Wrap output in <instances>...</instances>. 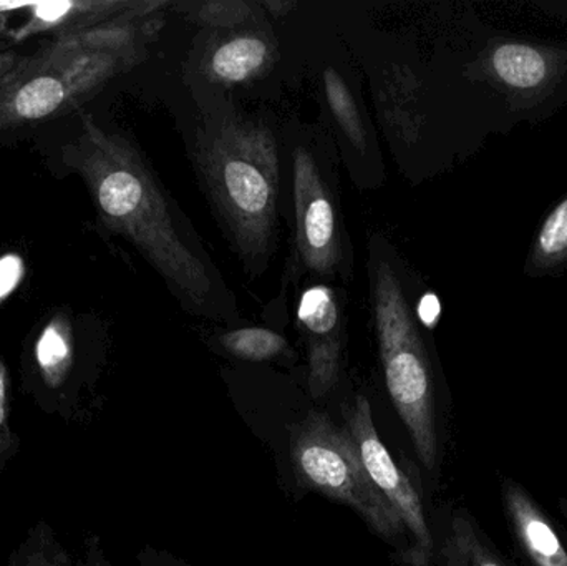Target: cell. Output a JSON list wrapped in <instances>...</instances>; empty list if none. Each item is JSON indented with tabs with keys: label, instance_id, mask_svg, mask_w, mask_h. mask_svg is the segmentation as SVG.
Wrapping results in <instances>:
<instances>
[{
	"label": "cell",
	"instance_id": "d6986e66",
	"mask_svg": "<svg viewBox=\"0 0 567 566\" xmlns=\"http://www.w3.org/2000/svg\"><path fill=\"white\" fill-rule=\"evenodd\" d=\"M22 275V261L17 256H6L0 259V301L16 289Z\"/></svg>",
	"mask_w": 567,
	"mask_h": 566
},
{
	"label": "cell",
	"instance_id": "8992f818",
	"mask_svg": "<svg viewBox=\"0 0 567 566\" xmlns=\"http://www.w3.org/2000/svg\"><path fill=\"white\" fill-rule=\"evenodd\" d=\"M346 431L359 451L370 481L405 527L410 545L403 558L413 566L429 565L433 555V537L422 501L405 472L380 441L365 395H359L353 402L347 414Z\"/></svg>",
	"mask_w": 567,
	"mask_h": 566
},
{
	"label": "cell",
	"instance_id": "277c9868",
	"mask_svg": "<svg viewBox=\"0 0 567 566\" xmlns=\"http://www.w3.org/2000/svg\"><path fill=\"white\" fill-rule=\"evenodd\" d=\"M370 276L386 391L405 424L420 462L433 471L439 457V435L429 356L395 269L377 255L373 246Z\"/></svg>",
	"mask_w": 567,
	"mask_h": 566
},
{
	"label": "cell",
	"instance_id": "ac0fdd59",
	"mask_svg": "<svg viewBox=\"0 0 567 566\" xmlns=\"http://www.w3.org/2000/svg\"><path fill=\"white\" fill-rule=\"evenodd\" d=\"M19 451L20 438L12 425L9 371L0 358V474L17 457Z\"/></svg>",
	"mask_w": 567,
	"mask_h": 566
},
{
	"label": "cell",
	"instance_id": "4fadbf2b",
	"mask_svg": "<svg viewBox=\"0 0 567 566\" xmlns=\"http://www.w3.org/2000/svg\"><path fill=\"white\" fill-rule=\"evenodd\" d=\"M72 555L47 521L30 525L7 558V566H73Z\"/></svg>",
	"mask_w": 567,
	"mask_h": 566
},
{
	"label": "cell",
	"instance_id": "603a6c76",
	"mask_svg": "<svg viewBox=\"0 0 567 566\" xmlns=\"http://www.w3.org/2000/svg\"><path fill=\"white\" fill-rule=\"evenodd\" d=\"M420 316L422 319H425L426 322L435 321L436 316H439V302H433L432 308L430 306H425L422 302V308H420Z\"/></svg>",
	"mask_w": 567,
	"mask_h": 566
},
{
	"label": "cell",
	"instance_id": "52a82bcc",
	"mask_svg": "<svg viewBox=\"0 0 567 566\" xmlns=\"http://www.w3.org/2000/svg\"><path fill=\"white\" fill-rule=\"evenodd\" d=\"M292 195L300 263L316 275H337L343 261V239L336 202L316 156L303 146L292 153Z\"/></svg>",
	"mask_w": 567,
	"mask_h": 566
},
{
	"label": "cell",
	"instance_id": "44dd1931",
	"mask_svg": "<svg viewBox=\"0 0 567 566\" xmlns=\"http://www.w3.org/2000/svg\"><path fill=\"white\" fill-rule=\"evenodd\" d=\"M140 566H192L185 564L182 558L173 557L169 552L156 550L155 547H143L136 555Z\"/></svg>",
	"mask_w": 567,
	"mask_h": 566
},
{
	"label": "cell",
	"instance_id": "8fae6325",
	"mask_svg": "<svg viewBox=\"0 0 567 566\" xmlns=\"http://www.w3.org/2000/svg\"><path fill=\"white\" fill-rule=\"evenodd\" d=\"M506 507L516 534L536 566H567V552L558 534L535 502L516 485L505 488Z\"/></svg>",
	"mask_w": 567,
	"mask_h": 566
},
{
	"label": "cell",
	"instance_id": "6da1fadb",
	"mask_svg": "<svg viewBox=\"0 0 567 566\" xmlns=\"http://www.w3.org/2000/svg\"><path fill=\"white\" fill-rule=\"evenodd\" d=\"M66 162L85 179L102 222L135 245L183 305L202 315L216 312L208 266L179 235L168 203L138 152L85 115L79 136L66 148Z\"/></svg>",
	"mask_w": 567,
	"mask_h": 566
},
{
	"label": "cell",
	"instance_id": "7402d4cb",
	"mask_svg": "<svg viewBox=\"0 0 567 566\" xmlns=\"http://www.w3.org/2000/svg\"><path fill=\"white\" fill-rule=\"evenodd\" d=\"M20 55L6 40H0V79L19 62Z\"/></svg>",
	"mask_w": 567,
	"mask_h": 566
},
{
	"label": "cell",
	"instance_id": "ffe728a7",
	"mask_svg": "<svg viewBox=\"0 0 567 566\" xmlns=\"http://www.w3.org/2000/svg\"><path fill=\"white\" fill-rule=\"evenodd\" d=\"M73 566H115L110 562L99 535L89 534L83 541V555Z\"/></svg>",
	"mask_w": 567,
	"mask_h": 566
},
{
	"label": "cell",
	"instance_id": "9a60e30c",
	"mask_svg": "<svg viewBox=\"0 0 567 566\" xmlns=\"http://www.w3.org/2000/svg\"><path fill=\"white\" fill-rule=\"evenodd\" d=\"M326 83L327 100H329L330 110L336 116L337 123L343 130L350 142L357 148H365V128H363L362 119H360L359 109L352 93L347 89L346 82L336 70L329 69L323 75Z\"/></svg>",
	"mask_w": 567,
	"mask_h": 566
},
{
	"label": "cell",
	"instance_id": "7a4b0ae2",
	"mask_svg": "<svg viewBox=\"0 0 567 566\" xmlns=\"http://www.w3.org/2000/svg\"><path fill=\"white\" fill-rule=\"evenodd\" d=\"M195 163L206 195L243 263L261 272L275 248L278 218L275 136L255 120L226 115L196 140Z\"/></svg>",
	"mask_w": 567,
	"mask_h": 566
},
{
	"label": "cell",
	"instance_id": "7c38bea8",
	"mask_svg": "<svg viewBox=\"0 0 567 566\" xmlns=\"http://www.w3.org/2000/svg\"><path fill=\"white\" fill-rule=\"evenodd\" d=\"M271 59V49L262 37L238 35L216 47L208 70L219 82L241 83L261 72Z\"/></svg>",
	"mask_w": 567,
	"mask_h": 566
},
{
	"label": "cell",
	"instance_id": "5b68a950",
	"mask_svg": "<svg viewBox=\"0 0 567 566\" xmlns=\"http://www.w3.org/2000/svg\"><path fill=\"white\" fill-rule=\"evenodd\" d=\"M290 457L300 484L352 508L383 541L406 538L405 527L370 481L346 429L310 412L292 432Z\"/></svg>",
	"mask_w": 567,
	"mask_h": 566
},
{
	"label": "cell",
	"instance_id": "5bb4252c",
	"mask_svg": "<svg viewBox=\"0 0 567 566\" xmlns=\"http://www.w3.org/2000/svg\"><path fill=\"white\" fill-rule=\"evenodd\" d=\"M223 349L246 361H271L287 351L286 338L265 328H245L226 332L219 339Z\"/></svg>",
	"mask_w": 567,
	"mask_h": 566
},
{
	"label": "cell",
	"instance_id": "30bf717a",
	"mask_svg": "<svg viewBox=\"0 0 567 566\" xmlns=\"http://www.w3.org/2000/svg\"><path fill=\"white\" fill-rule=\"evenodd\" d=\"M140 3L115 0H65V2L27 3L25 23L13 32V39L23 40L40 33L53 37L72 35L109 25L116 20L133 16Z\"/></svg>",
	"mask_w": 567,
	"mask_h": 566
},
{
	"label": "cell",
	"instance_id": "3957f363",
	"mask_svg": "<svg viewBox=\"0 0 567 566\" xmlns=\"http://www.w3.org/2000/svg\"><path fill=\"white\" fill-rule=\"evenodd\" d=\"M133 16L52 42L0 79V133L63 115L135 63L138 27Z\"/></svg>",
	"mask_w": 567,
	"mask_h": 566
},
{
	"label": "cell",
	"instance_id": "ba28073f",
	"mask_svg": "<svg viewBox=\"0 0 567 566\" xmlns=\"http://www.w3.org/2000/svg\"><path fill=\"white\" fill-rule=\"evenodd\" d=\"M309 354V391L323 398L339 381L342 326L336 295L327 286H312L303 292L297 309Z\"/></svg>",
	"mask_w": 567,
	"mask_h": 566
},
{
	"label": "cell",
	"instance_id": "e0dca14e",
	"mask_svg": "<svg viewBox=\"0 0 567 566\" xmlns=\"http://www.w3.org/2000/svg\"><path fill=\"white\" fill-rule=\"evenodd\" d=\"M453 555L460 565L465 566H503L486 550L485 545L478 541L475 528L468 521L458 517L453 522L452 544Z\"/></svg>",
	"mask_w": 567,
	"mask_h": 566
},
{
	"label": "cell",
	"instance_id": "2e32d148",
	"mask_svg": "<svg viewBox=\"0 0 567 566\" xmlns=\"http://www.w3.org/2000/svg\"><path fill=\"white\" fill-rule=\"evenodd\" d=\"M567 258V198L543 223L533 249V266L553 268Z\"/></svg>",
	"mask_w": 567,
	"mask_h": 566
},
{
	"label": "cell",
	"instance_id": "9c48e42d",
	"mask_svg": "<svg viewBox=\"0 0 567 566\" xmlns=\"http://www.w3.org/2000/svg\"><path fill=\"white\" fill-rule=\"evenodd\" d=\"M561 53L529 43H496L486 55V70L513 95H542L565 70Z\"/></svg>",
	"mask_w": 567,
	"mask_h": 566
}]
</instances>
